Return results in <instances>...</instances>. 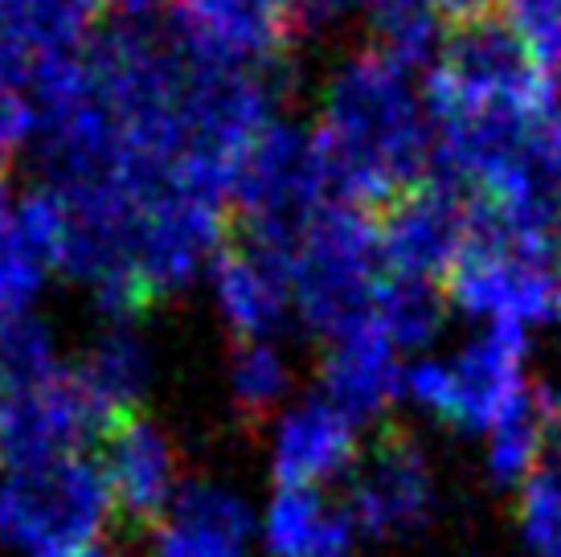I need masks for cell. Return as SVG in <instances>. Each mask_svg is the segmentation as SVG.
Listing matches in <instances>:
<instances>
[{
	"instance_id": "1",
	"label": "cell",
	"mask_w": 561,
	"mask_h": 557,
	"mask_svg": "<svg viewBox=\"0 0 561 557\" xmlns=\"http://www.w3.org/2000/svg\"><path fill=\"white\" fill-rule=\"evenodd\" d=\"M328 197L344 205H390L431 177L435 127L414 75L377 49L344 58L328 75L312 127Z\"/></svg>"
},
{
	"instance_id": "2",
	"label": "cell",
	"mask_w": 561,
	"mask_h": 557,
	"mask_svg": "<svg viewBox=\"0 0 561 557\" xmlns=\"http://www.w3.org/2000/svg\"><path fill=\"white\" fill-rule=\"evenodd\" d=\"M386 275L377 226L365 209L328 202L308 221L291 263V299L308 332L336 341L374 320V295Z\"/></svg>"
},
{
	"instance_id": "3",
	"label": "cell",
	"mask_w": 561,
	"mask_h": 557,
	"mask_svg": "<svg viewBox=\"0 0 561 557\" xmlns=\"http://www.w3.org/2000/svg\"><path fill=\"white\" fill-rule=\"evenodd\" d=\"M328 202L332 197L312 127L279 115L238 164L230 205L242 217V242L296 263L299 238Z\"/></svg>"
},
{
	"instance_id": "4",
	"label": "cell",
	"mask_w": 561,
	"mask_h": 557,
	"mask_svg": "<svg viewBox=\"0 0 561 557\" xmlns=\"http://www.w3.org/2000/svg\"><path fill=\"white\" fill-rule=\"evenodd\" d=\"M111 496L87 455L0 471V545L30 557H70L99 545Z\"/></svg>"
},
{
	"instance_id": "5",
	"label": "cell",
	"mask_w": 561,
	"mask_h": 557,
	"mask_svg": "<svg viewBox=\"0 0 561 557\" xmlns=\"http://www.w3.org/2000/svg\"><path fill=\"white\" fill-rule=\"evenodd\" d=\"M529 356V328L520 325H483L451 361L426 356L410 365L402 377V394H410L422 410L463 431H492L516 406L533 398L525 382Z\"/></svg>"
},
{
	"instance_id": "6",
	"label": "cell",
	"mask_w": 561,
	"mask_h": 557,
	"mask_svg": "<svg viewBox=\"0 0 561 557\" xmlns=\"http://www.w3.org/2000/svg\"><path fill=\"white\" fill-rule=\"evenodd\" d=\"M558 82L504 16H480L447 33L443 58L422 78L426 103H529L553 107Z\"/></svg>"
},
{
	"instance_id": "7",
	"label": "cell",
	"mask_w": 561,
	"mask_h": 557,
	"mask_svg": "<svg viewBox=\"0 0 561 557\" xmlns=\"http://www.w3.org/2000/svg\"><path fill=\"white\" fill-rule=\"evenodd\" d=\"M111 422L115 414L103 410L79 373L62 365L37 386L0 394V471L82 455V447L99 443Z\"/></svg>"
},
{
	"instance_id": "8",
	"label": "cell",
	"mask_w": 561,
	"mask_h": 557,
	"mask_svg": "<svg viewBox=\"0 0 561 557\" xmlns=\"http://www.w3.org/2000/svg\"><path fill=\"white\" fill-rule=\"evenodd\" d=\"M226 209L181 189L176 181L160 185L140 205V230H136V278H140L148 304L164 295L185 292L188 283L209 275L226 250Z\"/></svg>"
},
{
	"instance_id": "9",
	"label": "cell",
	"mask_w": 561,
	"mask_h": 557,
	"mask_svg": "<svg viewBox=\"0 0 561 557\" xmlns=\"http://www.w3.org/2000/svg\"><path fill=\"white\" fill-rule=\"evenodd\" d=\"M476 193L426 177L386 205L377 221V247L386 275L447 278L471 247Z\"/></svg>"
},
{
	"instance_id": "10",
	"label": "cell",
	"mask_w": 561,
	"mask_h": 557,
	"mask_svg": "<svg viewBox=\"0 0 561 557\" xmlns=\"http://www.w3.org/2000/svg\"><path fill=\"white\" fill-rule=\"evenodd\" d=\"M296 33V0H172V37L193 62L271 70Z\"/></svg>"
},
{
	"instance_id": "11",
	"label": "cell",
	"mask_w": 561,
	"mask_h": 557,
	"mask_svg": "<svg viewBox=\"0 0 561 557\" xmlns=\"http://www.w3.org/2000/svg\"><path fill=\"white\" fill-rule=\"evenodd\" d=\"M99 447V471L107 484L111 512L136 533H152L160 516L169 512L172 496H176V451L172 439L160 431L152 418L136 410V414H119L111 422Z\"/></svg>"
},
{
	"instance_id": "12",
	"label": "cell",
	"mask_w": 561,
	"mask_h": 557,
	"mask_svg": "<svg viewBox=\"0 0 561 557\" xmlns=\"http://www.w3.org/2000/svg\"><path fill=\"white\" fill-rule=\"evenodd\" d=\"M431 504H435V484H431V467L419 439L402 427H386L377 434L374 451L353 484V496L344 504L353 512L357 533L402 537L410 528L426 525Z\"/></svg>"
},
{
	"instance_id": "13",
	"label": "cell",
	"mask_w": 561,
	"mask_h": 557,
	"mask_svg": "<svg viewBox=\"0 0 561 557\" xmlns=\"http://www.w3.org/2000/svg\"><path fill=\"white\" fill-rule=\"evenodd\" d=\"M214 308L238 341H271L291 320V263L263 247H226L209 266Z\"/></svg>"
},
{
	"instance_id": "14",
	"label": "cell",
	"mask_w": 561,
	"mask_h": 557,
	"mask_svg": "<svg viewBox=\"0 0 561 557\" xmlns=\"http://www.w3.org/2000/svg\"><path fill=\"white\" fill-rule=\"evenodd\" d=\"M99 0H0V82L30 91L37 66L82 54Z\"/></svg>"
},
{
	"instance_id": "15",
	"label": "cell",
	"mask_w": 561,
	"mask_h": 557,
	"mask_svg": "<svg viewBox=\"0 0 561 557\" xmlns=\"http://www.w3.org/2000/svg\"><path fill=\"white\" fill-rule=\"evenodd\" d=\"M402 377L405 370L398 365L393 341L377 328V320H365L353 332L328 341L324 370H320V382H324L320 398H328L341 414L360 422V418L381 414L402 394Z\"/></svg>"
},
{
	"instance_id": "16",
	"label": "cell",
	"mask_w": 561,
	"mask_h": 557,
	"mask_svg": "<svg viewBox=\"0 0 561 557\" xmlns=\"http://www.w3.org/2000/svg\"><path fill=\"white\" fill-rule=\"evenodd\" d=\"M357 459V422L328 398H308L287 410L275 431L279 488H320Z\"/></svg>"
},
{
	"instance_id": "17",
	"label": "cell",
	"mask_w": 561,
	"mask_h": 557,
	"mask_svg": "<svg viewBox=\"0 0 561 557\" xmlns=\"http://www.w3.org/2000/svg\"><path fill=\"white\" fill-rule=\"evenodd\" d=\"M250 542V512L218 484H188L172 496L152 528L148 557H242Z\"/></svg>"
},
{
	"instance_id": "18",
	"label": "cell",
	"mask_w": 561,
	"mask_h": 557,
	"mask_svg": "<svg viewBox=\"0 0 561 557\" xmlns=\"http://www.w3.org/2000/svg\"><path fill=\"white\" fill-rule=\"evenodd\" d=\"M353 542V512L344 504H328L316 488H279L266 509L271 557H348Z\"/></svg>"
},
{
	"instance_id": "19",
	"label": "cell",
	"mask_w": 561,
	"mask_h": 557,
	"mask_svg": "<svg viewBox=\"0 0 561 557\" xmlns=\"http://www.w3.org/2000/svg\"><path fill=\"white\" fill-rule=\"evenodd\" d=\"M75 373L107 414H136L152 377V349L144 341L140 320H107Z\"/></svg>"
},
{
	"instance_id": "20",
	"label": "cell",
	"mask_w": 561,
	"mask_h": 557,
	"mask_svg": "<svg viewBox=\"0 0 561 557\" xmlns=\"http://www.w3.org/2000/svg\"><path fill=\"white\" fill-rule=\"evenodd\" d=\"M369 25H374L377 54L402 66L405 75L426 78L443 58L447 46V21L435 13L431 0H369L365 4Z\"/></svg>"
},
{
	"instance_id": "21",
	"label": "cell",
	"mask_w": 561,
	"mask_h": 557,
	"mask_svg": "<svg viewBox=\"0 0 561 557\" xmlns=\"http://www.w3.org/2000/svg\"><path fill=\"white\" fill-rule=\"evenodd\" d=\"M447 308V295L431 278L381 275L374 295V320L393 349H426L443 332Z\"/></svg>"
},
{
	"instance_id": "22",
	"label": "cell",
	"mask_w": 561,
	"mask_h": 557,
	"mask_svg": "<svg viewBox=\"0 0 561 557\" xmlns=\"http://www.w3.org/2000/svg\"><path fill=\"white\" fill-rule=\"evenodd\" d=\"M549 455V434L537 410V394L488 431V471L504 488H520Z\"/></svg>"
},
{
	"instance_id": "23",
	"label": "cell",
	"mask_w": 561,
	"mask_h": 557,
	"mask_svg": "<svg viewBox=\"0 0 561 557\" xmlns=\"http://www.w3.org/2000/svg\"><path fill=\"white\" fill-rule=\"evenodd\" d=\"M287 394V361L275 341H238L230 356V398L242 418H263Z\"/></svg>"
},
{
	"instance_id": "24",
	"label": "cell",
	"mask_w": 561,
	"mask_h": 557,
	"mask_svg": "<svg viewBox=\"0 0 561 557\" xmlns=\"http://www.w3.org/2000/svg\"><path fill=\"white\" fill-rule=\"evenodd\" d=\"M520 533L537 557H561V464H541L520 484Z\"/></svg>"
},
{
	"instance_id": "25",
	"label": "cell",
	"mask_w": 561,
	"mask_h": 557,
	"mask_svg": "<svg viewBox=\"0 0 561 557\" xmlns=\"http://www.w3.org/2000/svg\"><path fill=\"white\" fill-rule=\"evenodd\" d=\"M504 21L520 33V42L533 49L537 66L553 82L561 78V0H500Z\"/></svg>"
},
{
	"instance_id": "26",
	"label": "cell",
	"mask_w": 561,
	"mask_h": 557,
	"mask_svg": "<svg viewBox=\"0 0 561 557\" xmlns=\"http://www.w3.org/2000/svg\"><path fill=\"white\" fill-rule=\"evenodd\" d=\"M33 124H37V115H33L30 91L0 82V169H4L13 156L30 152Z\"/></svg>"
},
{
	"instance_id": "27",
	"label": "cell",
	"mask_w": 561,
	"mask_h": 557,
	"mask_svg": "<svg viewBox=\"0 0 561 557\" xmlns=\"http://www.w3.org/2000/svg\"><path fill=\"white\" fill-rule=\"evenodd\" d=\"M435 13L443 21H455V25H468V21H480V16H492L500 0H431Z\"/></svg>"
},
{
	"instance_id": "28",
	"label": "cell",
	"mask_w": 561,
	"mask_h": 557,
	"mask_svg": "<svg viewBox=\"0 0 561 557\" xmlns=\"http://www.w3.org/2000/svg\"><path fill=\"white\" fill-rule=\"evenodd\" d=\"M172 0H99V9H111L119 21H152Z\"/></svg>"
},
{
	"instance_id": "29",
	"label": "cell",
	"mask_w": 561,
	"mask_h": 557,
	"mask_svg": "<svg viewBox=\"0 0 561 557\" xmlns=\"http://www.w3.org/2000/svg\"><path fill=\"white\" fill-rule=\"evenodd\" d=\"M13 209H16V197H13V189H9L4 169H0V230H4V226H13Z\"/></svg>"
},
{
	"instance_id": "30",
	"label": "cell",
	"mask_w": 561,
	"mask_h": 557,
	"mask_svg": "<svg viewBox=\"0 0 561 557\" xmlns=\"http://www.w3.org/2000/svg\"><path fill=\"white\" fill-rule=\"evenodd\" d=\"M70 557H111L103 545H91V549H82V554H70Z\"/></svg>"
}]
</instances>
